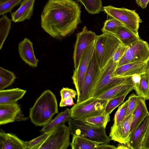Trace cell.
Returning <instances> with one entry per match:
<instances>
[{
  "mask_svg": "<svg viewBox=\"0 0 149 149\" xmlns=\"http://www.w3.org/2000/svg\"><path fill=\"white\" fill-rule=\"evenodd\" d=\"M81 9L73 0H48L41 14V26L52 37L63 38L74 32L81 23Z\"/></svg>",
  "mask_w": 149,
  "mask_h": 149,
  "instance_id": "6da1fadb",
  "label": "cell"
},
{
  "mask_svg": "<svg viewBox=\"0 0 149 149\" xmlns=\"http://www.w3.org/2000/svg\"><path fill=\"white\" fill-rule=\"evenodd\" d=\"M56 97L49 90L44 91L36 100L30 109L29 117L32 123L36 126H44L58 113Z\"/></svg>",
  "mask_w": 149,
  "mask_h": 149,
  "instance_id": "7a4b0ae2",
  "label": "cell"
},
{
  "mask_svg": "<svg viewBox=\"0 0 149 149\" xmlns=\"http://www.w3.org/2000/svg\"><path fill=\"white\" fill-rule=\"evenodd\" d=\"M121 43L119 40L111 33H103L97 35L94 54L101 71L112 60L115 51Z\"/></svg>",
  "mask_w": 149,
  "mask_h": 149,
  "instance_id": "3957f363",
  "label": "cell"
},
{
  "mask_svg": "<svg viewBox=\"0 0 149 149\" xmlns=\"http://www.w3.org/2000/svg\"><path fill=\"white\" fill-rule=\"evenodd\" d=\"M108 101L98 97H91L79 103H76L70 109L71 117L83 121L87 118L101 115L105 112Z\"/></svg>",
  "mask_w": 149,
  "mask_h": 149,
  "instance_id": "277c9868",
  "label": "cell"
},
{
  "mask_svg": "<svg viewBox=\"0 0 149 149\" xmlns=\"http://www.w3.org/2000/svg\"><path fill=\"white\" fill-rule=\"evenodd\" d=\"M117 66V63L113 62L112 59L104 69L101 71L97 85L91 97H98L131 77L115 76L114 72Z\"/></svg>",
  "mask_w": 149,
  "mask_h": 149,
  "instance_id": "5b68a950",
  "label": "cell"
},
{
  "mask_svg": "<svg viewBox=\"0 0 149 149\" xmlns=\"http://www.w3.org/2000/svg\"><path fill=\"white\" fill-rule=\"evenodd\" d=\"M70 134H81L87 138L102 143H109L111 140L104 128L94 127L84 122L71 117L68 121Z\"/></svg>",
  "mask_w": 149,
  "mask_h": 149,
  "instance_id": "8992f818",
  "label": "cell"
},
{
  "mask_svg": "<svg viewBox=\"0 0 149 149\" xmlns=\"http://www.w3.org/2000/svg\"><path fill=\"white\" fill-rule=\"evenodd\" d=\"M103 10L109 16L118 20L138 34L139 23L142 21L135 10L118 8L110 5L103 7Z\"/></svg>",
  "mask_w": 149,
  "mask_h": 149,
  "instance_id": "52a82bcc",
  "label": "cell"
},
{
  "mask_svg": "<svg viewBox=\"0 0 149 149\" xmlns=\"http://www.w3.org/2000/svg\"><path fill=\"white\" fill-rule=\"evenodd\" d=\"M95 46V40L83 52L78 67L77 69L74 70L72 79L77 93V100L80 97L84 79L94 54Z\"/></svg>",
  "mask_w": 149,
  "mask_h": 149,
  "instance_id": "ba28073f",
  "label": "cell"
},
{
  "mask_svg": "<svg viewBox=\"0 0 149 149\" xmlns=\"http://www.w3.org/2000/svg\"><path fill=\"white\" fill-rule=\"evenodd\" d=\"M70 134L69 127L60 124L51 131L39 149H67L70 144Z\"/></svg>",
  "mask_w": 149,
  "mask_h": 149,
  "instance_id": "9c48e42d",
  "label": "cell"
},
{
  "mask_svg": "<svg viewBox=\"0 0 149 149\" xmlns=\"http://www.w3.org/2000/svg\"><path fill=\"white\" fill-rule=\"evenodd\" d=\"M149 58V45L146 41L141 39L128 47L118 62L117 67L131 63L146 62Z\"/></svg>",
  "mask_w": 149,
  "mask_h": 149,
  "instance_id": "30bf717a",
  "label": "cell"
},
{
  "mask_svg": "<svg viewBox=\"0 0 149 149\" xmlns=\"http://www.w3.org/2000/svg\"><path fill=\"white\" fill-rule=\"evenodd\" d=\"M100 72L97 63L94 52L89 69L84 79L80 97L79 99L77 100V103L82 102L92 97L97 85Z\"/></svg>",
  "mask_w": 149,
  "mask_h": 149,
  "instance_id": "8fae6325",
  "label": "cell"
},
{
  "mask_svg": "<svg viewBox=\"0 0 149 149\" xmlns=\"http://www.w3.org/2000/svg\"><path fill=\"white\" fill-rule=\"evenodd\" d=\"M76 36L73 56L74 70L78 67L82 54L95 40L97 35L95 32L88 30L86 27L84 26L80 32L77 34Z\"/></svg>",
  "mask_w": 149,
  "mask_h": 149,
  "instance_id": "7c38bea8",
  "label": "cell"
},
{
  "mask_svg": "<svg viewBox=\"0 0 149 149\" xmlns=\"http://www.w3.org/2000/svg\"><path fill=\"white\" fill-rule=\"evenodd\" d=\"M133 113L125 118L122 123L115 127H111L109 136L111 140L126 144L131 134Z\"/></svg>",
  "mask_w": 149,
  "mask_h": 149,
  "instance_id": "4fadbf2b",
  "label": "cell"
},
{
  "mask_svg": "<svg viewBox=\"0 0 149 149\" xmlns=\"http://www.w3.org/2000/svg\"><path fill=\"white\" fill-rule=\"evenodd\" d=\"M149 128V114L136 130L131 133L126 144L129 149H141L147 132Z\"/></svg>",
  "mask_w": 149,
  "mask_h": 149,
  "instance_id": "5bb4252c",
  "label": "cell"
},
{
  "mask_svg": "<svg viewBox=\"0 0 149 149\" xmlns=\"http://www.w3.org/2000/svg\"><path fill=\"white\" fill-rule=\"evenodd\" d=\"M146 62H135L117 67L114 72L115 76L126 77L140 76L145 72Z\"/></svg>",
  "mask_w": 149,
  "mask_h": 149,
  "instance_id": "9a60e30c",
  "label": "cell"
},
{
  "mask_svg": "<svg viewBox=\"0 0 149 149\" xmlns=\"http://www.w3.org/2000/svg\"><path fill=\"white\" fill-rule=\"evenodd\" d=\"M32 42L27 38L20 42L18 46L19 56L22 60L30 66L37 67L39 62L35 55Z\"/></svg>",
  "mask_w": 149,
  "mask_h": 149,
  "instance_id": "2e32d148",
  "label": "cell"
},
{
  "mask_svg": "<svg viewBox=\"0 0 149 149\" xmlns=\"http://www.w3.org/2000/svg\"><path fill=\"white\" fill-rule=\"evenodd\" d=\"M21 111L17 103L0 104V125L12 123L19 120Z\"/></svg>",
  "mask_w": 149,
  "mask_h": 149,
  "instance_id": "e0dca14e",
  "label": "cell"
},
{
  "mask_svg": "<svg viewBox=\"0 0 149 149\" xmlns=\"http://www.w3.org/2000/svg\"><path fill=\"white\" fill-rule=\"evenodd\" d=\"M134 76L130 77L125 81L109 90L97 97L108 101L127 91L131 92L134 89L135 83L134 79Z\"/></svg>",
  "mask_w": 149,
  "mask_h": 149,
  "instance_id": "ac0fdd59",
  "label": "cell"
},
{
  "mask_svg": "<svg viewBox=\"0 0 149 149\" xmlns=\"http://www.w3.org/2000/svg\"><path fill=\"white\" fill-rule=\"evenodd\" d=\"M35 0H23L19 8L11 14V20L14 22L29 19L33 15Z\"/></svg>",
  "mask_w": 149,
  "mask_h": 149,
  "instance_id": "d6986e66",
  "label": "cell"
},
{
  "mask_svg": "<svg viewBox=\"0 0 149 149\" xmlns=\"http://www.w3.org/2000/svg\"><path fill=\"white\" fill-rule=\"evenodd\" d=\"M111 34L116 37L121 43L128 47L134 45L141 39L139 34L125 25L118 27Z\"/></svg>",
  "mask_w": 149,
  "mask_h": 149,
  "instance_id": "ffe728a7",
  "label": "cell"
},
{
  "mask_svg": "<svg viewBox=\"0 0 149 149\" xmlns=\"http://www.w3.org/2000/svg\"><path fill=\"white\" fill-rule=\"evenodd\" d=\"M24 142L14 134L0 132V149H24Z\"/></svg>",
  "mask_w": 149,
  "mask_h": 149,
  "instance_id": "44dd1931",
  "label": "cell"
},
{
  "mask_svg": "<svg viewBox=\"0 0 149 149\" xmlns=\"http://www.w3.org/2000/svg\"><path fill=\"white\" fill-rule=\"evenodd\" d=\"M26 92L19 88L0 90V104L16 103L22 98Z\"/></svg>",
  "mask_w": 149,
  "mask_h": 149,
  "instance_id": "7402d4cb",
  "label": "cell"
},
{
  "mask_svg": "<svg viewBox=\"0 0 149 149\" xmlns=\"http://www.w3.org/2000/svg\"><path fill=\"white\" fill-rule=\"evenodd\" d=\"M149 114V112L147 107L145 100L141 98L133 113V118L131 128V134L136 130Z\"/></svg>",
  "mask_w": 149,
  "mask_h": 149,
  "instance_id": "603a6c76",
  "label": "cell"
},
{
  "mask_svg": "<svg viewBox=\"0 0 149 149\" xmlns=\"http://www.w3.org/2000/svg\"><path fill=\"white\" fill-rule=\"evenodd\" d=\"M70 146L72 149H96L102 143L91 140L80 134H74Z\"/></svg>",
  "mask_w": 149,
  "mask_h": 149,
  "instance_id": "cb8c5ba5",
  "label": "cell"
},
{
  "mask_svg": "<svg viewBox=\"0 0 149 149\" xmlns=\"http://www.w3.org/2000/svg\"><path fill=\"white\" fill-rule=\"evenodd\" d=\"M134 89L140 98L149 100V74L145 72L139 76V81L135 83Z\"/></svg>",
  "mask_w": 149,
  "mask_h": 149,
  "instance_id": "d4e9b609",
  "label": "cell"
},
{
  "mask_svg": "<svg viewBox=\"0 0 149 149\" xmlns=\"http://www.w3.org/2000/svg\"><path fill=\"white\" fill-rule=\"evenodd\" d=\"M71 117V109L67 108L65 111L59 113L48 124L44 126L40 132L44 133L51 131L58 125L65 124Z\"/></svg>",
  "mask_w": 149,
  "mask_h": 149,
  "instance_id": "484cf974",
  "label": "cell"
},
{
  "mask_svg": "<svg viewBox=\"0 0 149 149\" xmlns=\"http://www.w3.org/2000/svg\"><path fill=\"white\" fill-rule=\"evenodd\" d=\"M110 120V114L105 112L100 115L87 118L82 121L94 127L106 129Z\"/></svg>",
  "mask_w": 149,
  "mask_h": 149,
  "instance_id": "4316f807",
  "label": "cell"
},
{
  "mask_svg": "<svg viewBox=\"0 0 149 149\" xmlns=\"http://www.w3.org/2000/svg\"><path fill=\"white\" fill-rule=\"evenodd\" d=\"M16 78L13 72L0 68V90L11 85Z\"/></svg>",
  "mask_w": 149,
  "mask_h": 149,
  "instance_id": "83f0119b",
  "label": "cell"
},
{
  "mask_svg": "<svg viewBox=\"0 0 149 149\" xmlns=\"http://www.w3.org/2000/svg\"><path fill=\"white\" fill-rule=\"evenodd\" d=\"M11 20L6 15L3 16L0 19V49L6 39L11 27Z\"/></svg>",
  "mask_w": 149,
  "mask_h": 149,
  "instance_id": "f1b7e54d",
  "label": "cell"
},
{
  "mask_svg": "<svg viewBox=\"0 0 149 149\" xmlns=\"http://www.w3.org/2000/svg\"><path fill=\"white\" fill-rule=\"evenodd\" d=\"M84 7L88 12L91 14L99 13L102 9L101 0H77Z\"/></svg>",
  "mask_w": 149,
  "mask_h": 149,
  "instance_id": "f546056e",
  "label": "cell"
},
{
  "mask_svg": "<svg viewBox=\"0 0 149 149\" xmlns=\"http://www.w3.org/2000/svg\"><path fill=\"white\" fill-rule=\"evenodd\" d=\"M51 131L44 132L41 135L30 141H24V149H39L40 146L49 135Z\"/></svg>",
  "mask_w": 149,
  "mask_h": 149,
  "instance_id": "4dcf8cb0",
  "label": "cell"
},
{
  "mask_svg": "<svg viewBox=\"0 0 149 149\" xmlns=\"http://www.w3.org/2000/svg\"><path fill=\"white\" fill-rule=\"evenodd\" d=\"M130 92V91H127L109 100L105 108V112L110 114L115 108L123 103L125 97Z\"/></svg>",
  "mask_w": 149,
  "mask_h": 149,
  "instance_id": "1f68e13d",
  "label": "cell"
},
{
  "mask_svg": "<svg viewBox=\"0 0 149 149\" xmlns=\"http://www.w3.org/2000/svg\"><path fill=\"white\" fill-rule=\"evenodd\" d=\"M128 102L127 100L118 107L114 115L113 124L111 127H116L123 122L127 113Z\"/></svg>",
  "mask_w": 149,
  "mask_h": 149,
  "instance_id": "d6a6232c",
  "label": "cell"
},
{
  "mask_svg": "<svg viewBox=\"0 0 149 149\" xmlns=\"http://www.w3.org/2000/svg\"><path fill=\"white\" fill-rule=\"evenodd\" d=\"M122 25H124L119 21L109 16L108 19L105 22L101 30L103 33H112L118 27Z\"/></svg>",
  "mask_w": 149,
  "mask_h": 149,
  "instance_id": "836d02e7",
  "label": "cell"
},
{
  "mask_svg": "<svg viewBox=\"0 0 149 149\" xmlns=\"http://www.w3.org/2000/svg\"><path fill=\"white\" fill-rule=\"evenodd\" d=\"M23 0H8L0 3V15L10 12L12 9L20 4Z\"/></svg>",
  "mask_w": 149,
  "mask_h": 149,
  "instance_id": "e575fe53",
  "label": "cell"
},
{
  "mask_svg": "<svg viewBox=\"0 0 149 149\" xmlns=\"http://www.w3.org/2000/svg\"><path fill=\"white\" fill-rule=\"evenodd\" d=\"M140 98L138 95L134 93L130 95L127 99V109L125 118L133 113L137 106Z\"/></svg>",
  "mask_w": 149,
  "mask_h": 149,
  "instance_id": "d590c367",
  "label": "cell"
},
{
  "mask_svg": "<svg viewBox=\"0 0 149 149\" xmlns=\"http://www.w3.org/2000/svg\"><path fill=\"white\" fill-rule=\"evenodd\" d=\"M128 47L121 43L116 50L113 55L112 60L117 63L125 54Z\"/></svg>",
  "mask_w": 149,
  "mask_h": 149,
  "instance_id": "8d00e7d4",
  "label": "cell"
},
{
  "mask_svg": "<svg viewBox=\"0 0 149 149\" xmlns=\"http://www.w3.org/2000/svg\"><path fill=\"white\" fill-rule=\"evenodd\" d=\"M61 100L68 98L70 97L76 99L77 95V91L67 87L63 88L60 91Z\"/></svg>",
  "mask_w": 149,
  "mask_h": 149,
  "instance_id": "74e56055",
  "label": "cell"
},
{
  "mask_svg": "<svg viewBox=\"0 0 149 149\" xmlns=\"http://www.w3.org/2000/svg\"><path fill=\"white\" fill-rule=\"evenodd\" d=\"M73 98L72 97H70L61 100L59 106L62 107L74 105L75 104L74 103Z\"/></svg>",
  "mask_w": 149,
  "mask_h": 149,
  "instance_id": "f35d334b",
  "label": "cell"
},
{
  "mask_svg": "<svg viewBox=\"0 0 149 149\" xmlns=\"http://www.w3.org/2000/svg\"><path fill=\"white\" fill-rule=\"evenodd\" d=\"M141 149H149V128L146 135Z\"/></svg>",
  "mask_w": 149,
  "mask_h": 149,
  "instance_id": "ab89813d",
  "label": "cell"
},
{
  "mask_svg": "<svg viewBox=\"0 0 149 149\" xmlns=\"http://www.w3.org/2000/svg\"><path fill=\"white\" fill-rule=\"evenodd\" d=\"M116 147L114 145L108 143H102L98 145L96 149H115Z\"/></svg>",
  "mask_w": 149,
  "mask_h": 149,
  "instance_id": "60d3db41",
  "label": "cell"
},
{
  "mask_svg": "<svg viewBox=\"0 0 149 149\" xmlns=\"http://www.w3.org/2000/svg\"><path fill=\"white\" fill-rule=\"evenodd\" d=\"M136 3L142 8H146L149 2V0H136Z\"/></svg>",
  "mask_w": 149,
  "mask_h": 149,
  "instance_id": "b9f144b4",
  "label": "cell"
},
{
  "mask_svg": "<svg viewBox=\"0 0 149 149\" xmlns=\"http://www.w3.org/2000/svg\"><path fill=\"white\" fill-rule=\"evenodd\" d=\"M145 72L149 74V58L146 62Z\"/></svg>",
  "mask_w": 149,
  "mask_h": 149,
  "instance_id": "7bdbcfd3",
  "label": "cell"
},
{
  "mask_svg": "<svg viewBox=\"0 0 149 149\" xmlns=\"http://www.w3.org/2000/svg\"><path fill=\"white\" fill-rule=\"evenodd\" d=\"M118 145L116 147V149H129L126 145L125 144H120Z\"/></svg>",
  "mask_w": 149,
  "mask_h": 149,
  "instance_id": "ee69618b",
  "label": "cell"
},
{
  "mask_svg": "<svg viewBox=\"0 0 149 149\" xmlns=\"http://www.w3.org/2000/svg\"><path fill=\"white\" fill-rule=\"evenodd\" d=\"M8 0H0V3H2L5 1H6Z\"/></svg>",
  "mask_w": 149,
  "mask_h": 149,
  "instance_id": "f6af8a7d",
  "label": "cell"
}]
</instances>
